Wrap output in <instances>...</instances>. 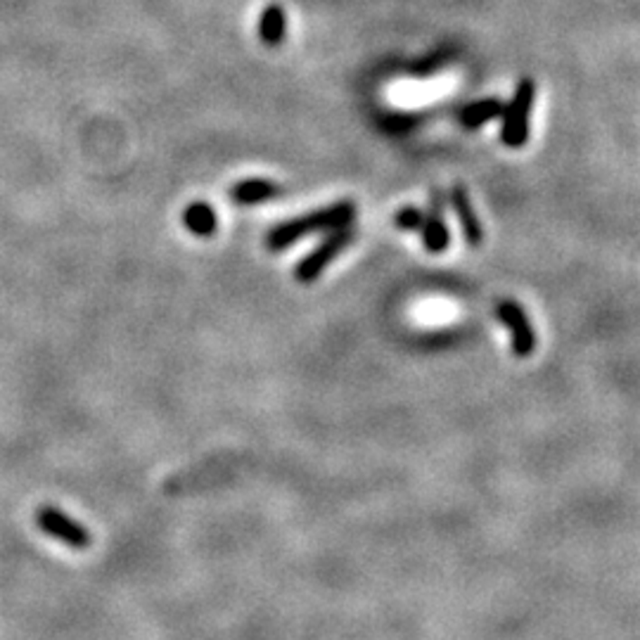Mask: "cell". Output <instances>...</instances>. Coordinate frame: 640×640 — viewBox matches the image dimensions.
Wrapping results in <instances>:
<instances>
[{"instance_id": "obj_1", "label": "cell", "mask_w": 640, "mask_h": 640, "mask_svg": "<svg viewBox=\"0 0 640 640\" xmlns=\"http://www.w3.org/2000/svg\"><path fill=\"white\" fill-rule=\"evenodd\" d=\"M353 212H356L353 202H337V204H333V207L311 212L306 213V216H302V219L285 221V223L276 226L268 235H266V245H268V249L280 251L285 249V247L292 245V242H296V240L311 235V232H318V231L333 232L337 231V228L349 226V223L353 221Z\"/></svg>"}, {"instance_id": "obj_2", "label": "cell", "mask_w": 640, "mask_h": 640, "mask_svg": "<svg viewBox=\"0 0 640 640\" xmlns=\"http://www.w3.org/2000/svg\"><path fill=\"white\" fill-rule=\"evenodd\" d=\"M533 105V83L522 81L520 89L515 93V100L510 102V107H505L503 112V143L508 147H520L527 143L529 133V112Z\"/></svg>"}, {"instance_id": "obj_3", "label": "cell", "mask_w": 640, "mask_h": 640, "mask_svg": "<svg viewBox=\"0 0 640 640\" xmlns=\"http://www.w3.org/2000/svg\"><path fill=\"white\" fill-rule=\"evenodd\" d=\"M36 524L43 529L45 533H51L52 539L62 541V543H67V546L71 548H89L90 543H93L89 529L71 520V517L64 515L62 510L51 508V505L38 508Z\"/></svg>"}, {"instance_id": "obj_4", "label": "cell", "mask_w": 640, "mask_h": 640, "mask_svg": "<svg viewBox=\"0 0 640 640\" xmlns=\"http://www.w3.org/2000/svg\"><path fill=\"white\" fill-rule=\"evenodd\" d=\"M352 238H353V231L349 226L333 231V235H330L323 245L315 247L306 259L299 261V266H296L295 270L296 280H299V283H311V280H315V278L325 270V266L337 257L339 251L352 242Z\"/></svg>"}, {"instance_id": "obj_5", "label": "cell", "mask_w": 640, "mask_h": 640, "mask_svg": "<svg viewBox=\"0 0 640 640\" xmlns=\"http://www.w3.org/2000/svg\"><path fill=\"white\" fill-rule=\"evenodd\" d=\"M498 318L503 323H508L513 330V346H515L517 356H529L533 352L536 337L532 333L527 315L522 314V308L513 302H501L498 304Z\"/></svg>"}, {"instance_id": "obj_6", "label": "cell", "mask_w": 640, "mask_h": 640, "mask_svg": "<svg viewBox=\"0 0 640 640\" xmlns=\"http://www.w3.org/2000/svg\"><path fill=\"white\" fill-rule=\"evenodd\" d=\"M228 195L235 204H261V202L283 195V188L278 183L266 181V178H249V181L235 183Z\"/></svg>"}, {"instance_id": "obj_7", "label": "cell", "mask_w": 640, "mask_h": 640, "mask_svg": "<svg viewBox=\"0 0 640 640\" xmlns=\"http://www.w3.org/2000/svg\"><path fill=\"white\" fill-rule=\"evenodd\" d=\"M183 221H185L188 231L200 235V238H212L216 228H219L216 213H213V209L209 207V204H204V202L190 204V207L185 209V213H183Z\"/></svg>"}, {"instance_id": "obj_8", "label": "cell", "mask_w": 640, "mask_h": 640, "mask_svg": "<svg viewBox=\"0 0 640 640\" xmlns=\"http://www.w3.org/2000/svg\"><path fill=\"white\" fill-rule=\"evenodd\" d=\"M453 204H456V212H458L460 226H463L467 242H470V245H479V242H482V228H479L477 216L472 212L467 193H465L463 188H456V193H453Z\"/></svg>"}, {"instance_id": "obj_9", "label": "cell", "mask_w": 640, "mask_h": 640, "mask_svg": "<svg viewBox=\"0 0 640 640\" xmlns=\"http://www.w3.org/2000/svg\"><path fill=\"white\" fill-rule=\"evenodd\" d=\"M503 112H505V107H503L498 100L477 102V105H470L467 109H465L463 124L470 126V128H475V126L484 124V121L496 119V117H501Z\"/></svg>"}, {"instance_id": "obj_10", "label": "cell", "mask_w": 640, "mask_h": 640, "mask_svg": "<svg viewBox=\"0 0 640 640\" xmlns=\"http://www.w3.org/2000/svg\"><path fill=\"white\" fill-rule=\"evenodd\" d=\"M422 240H425V247L429 251H441L448 245V231L437 216H432V219H427L422 223Z\"/></svg>"}, {"instance_id": "obj_11", "label": "cell", "mask_w": 640, "mask_h": 640, "mask_svg": "<svg viewBox=\"0 0 640 640\" xmlns=\"http://www.w3.org/2000/svg\"><path fill=\"white\" fill-rule=\"evenodd\" d=\"M283 32H285L283 13H280L278 7H270L268 13L264 14V22H261V36H264V41H268V43H278V41L283 38Z\"/></svg>"}, {"instance_id": "obj_12", "label": "cell", "mask_w": 640, "mask_h": 640, "mask_svg": "<svg viewBox=\"0 0 640 640\" xmlns=\"http://www.w3.org/2000/svg\"><path fill=\"white\" fill-rule=\"evenodd\" d=\"M396 223L401 228H420L422 226V213L418 209H401L396 216Z\"/></svg>"}]
</instances>
